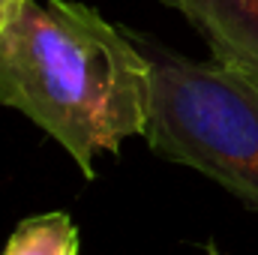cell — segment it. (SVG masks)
<instances>
[{
    "label": "cell",
    "instance_id": "obj_2",
    "mask_svg": "<svg viewBox=\"0 0 258 255\" xmlns=\"http://www.w3.org/2000/svg\"><path fill=\"white\" fill-rule=\"evenodd\" d=\"M132 39L153 72L150 150L258 210V78L216 57H183L144 33Z\"/></svg>",
    "mask_w": 258,
    "mask_h": 255
},
{
    "label": "cell",
    "instance_id": "obj_1",
    "mask_svg": "<svg viewBox=\"0 0 258 255\" xmlns=\"http://www.w3.org/2000/svg\"><path fill=\"white\" fill-rule=\"evenodd\" d=\"M150 60L132 33L75 0H24L0 33V105L48 132L87 180L93 159L147 135Z\"/></svg>",
    "mask_w": 258,
    "mask_h": 255
},
{
    "label": "cell",
    "instance_id": "obj_4",
    "mask_svg": "<svg viewBox=\"0 0 258 255\" xmlns=\"http://www.w3.org/2000/svg\"><path fill=\"white\" fill-rule=\"evenodd\" d=\"M0 255H81V234L63 210L36 213L15 225Z\"/></svg>",
    "mask_w": 258,
    "mask_h": 255
},
{
    "label": "cell",
    "instance_id": "obj_3",
    "mask_svg": "<svg viewBox=\"0 0 258 255\" xmlns=\"http://www.w3.org/2000/svg\"><path fill=\"white\" fill-rule=\"evenodd\" d=\"M207 42L210 54L258 78V0H162Z\"/></svg>",
    "mask_w": 258,
    "mask_h": 255
},
{
    "label": "cell",
    "instance_id": "obj_5",
    "mask_svg": "<svg viewBox=\"0 0 258 255\" xmlns=\"http://www.w3.org/2000/svg\"><path fill=\"white\" fill-rule=\"evenodd\" d=\"M21 3H24V0H0V33H3L6 24L15 18V12L21 9Z\"/></svg>",
    "mask_w": 258,
    "mask_h": 255
},
{
    "label": "cell",
    "instance_id": "obj_6",
    "mask_svg": "<svg viewBox=\"0 0 258 255\" xmlns=\"http://www.w3.org/2000/svg\"><path fill=\"white\" fill-rule=\"evenodd\" d=\"M207 255H222V252L216 249V243H207Z\"/></svg>",
    "mask_w": 258,
    "mask_h": 255
}]
</instances>
